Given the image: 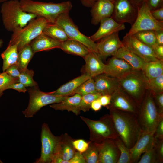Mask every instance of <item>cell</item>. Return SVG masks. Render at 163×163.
Instances as JSON below:
<instances>
[{
    "label": "cell",
    "mask_w": 163,
    "mask_h": 163,
    "mask_svg": "<svg viewBox=\"0 0 163 163\" xmlns=\"http://www.w3.org/2000/svg\"><path fill=\"white\" fill-rule=\"evenodd\" d=\"M146 89L154 95L163 92V74L150 79H147Z\"/></svg>",
    "instance_id": "34"
},
{
    "label": "cell",
    "mask_w": 163,
    "mask_h": 163,
    "mask_svg": "<svg viewBox=\"0 0 163 163\" xmlns=\"http://www.w3.org/2000/svg\"><path fill=\"white\" fill-rule=\"evenodd\" d=\"M120 152V156L117 163H130V153L128 149L118 137L113 139Z\"/></svg>",
    "instance_id": "36"
},
{
    "label": "cell",
    "mask_w": 163,
    "mask_h": 163,
    "mask_svg": "<svg viewBox=\"0 0 163 163\" xmlns=\"http://www.w3.org/2000/svg\"><path fill=\"white\" fill-rule=\"evenodd\" d=\"M119 32H117L103 38L97 43V54L102 59L113 56L123 44L119 38Z\"/></svg>",
    "instance_id": "16"
},
{
    "label": "cell",
    "mask_w": 163,
    "mask_h": 163,
    "mask_svg": "<svg viewBox=\"0 0 163 163\" xmlns=\"http://www.w3.org/2000/svg\"><path fill=\"white\" fill-rule=\"evenodd\" d=\"M82 154L86 163H98V151L93 142H90L88 149Z\"/></svg>",
    "instance_id": "37"
},
{
    "label": "cell",
    "mask_w": 163,
    "mask_h": 163,
    "mask_svg": "<svg viewBox=\"0 0 163 163\" xmlns=\"http://www.w3.org/2000/svg\"><path fill=\"white\" fill-rule=\"evenodd\" d=\"M61 136L57 157L54 163H65L71 159L77 152L72 143L74 139L67 133Z\"/></svg>",
    "instance_id": "22"
},
{
    "label": "cell",
    "mask_w": 163,
    "mask_h": 163,
    "mask_svg": "<svg viewBox=\"0 0 163 163\" xmlns=\"http://www.w3.org/2000/svg\"><path fill=\"white\" fill-rule=\"evenodd\" d=\"M82 97L80 94H75L71 96H67L59 103L50 104V106L56 110H66L78 115L80 113L79 104Z\"/></svg>",
    "instance_id": "26"
},
{
    "label": "cell",
    "mask_w": 163,
    "mask_h": 163,
    "mask_svg": "<svg viewBox=\"0 0 163 163\" xmlns=\"http://www.w3.org/2000/svg\"><path fill=\"white\" fill-rule=\"evenodd\" d=\"M84 59L85 62L84 73L91 78L104 73L105 64L97 53L90 51Z\"/></svg>",
    "instance_id": "23"
},
{
    "label": "cell",
    "mask_w": 163,
    "mask_h": 163,
    "mask_svg": "<svg viewBox=\"0 0 163 163\" xmlns=\"http://www.w3.org/2000/svg\"><path fill=\"white\" fill-rule=\"evenodd\" d=\"M87 73H84L81 75L62 85L55 91L48 92L56 96H70L74 91L83 82L91 78Z\"/></svg>",
    "instance_id": "24"
},
{
    "label": "cell",
    "mask_w": 163,
    "mask_h": 163,
    "mask_svg": "<svg viewBox=\"0 0 163 163\" xmlns=\"http://www.w3.org/2000/svg\"><path fill=\"white\" fill-rule=\"evenodd\" d=\"M3 23L5 29L14 32L23 28L37 16L24 11L20 1L10 0L3 2L1 7Z\"/></svg>",
    "instance_id": "3"
},
{
    "label": "cell",
    "mask_w": 163,
    "mask_h": 163,
    "mask_svg": "<svg viewBox=\"0 0 163 163\" xmlns=\"http://www.w3.org/2000/svg\"><path fill=\"white\" fill-rule=\"evenodd\" d=\"M113 3L109 0H97L91 7V23L98 24L103 19L111 16Z\"/></svg>",
    "instance_id": "20"
},
{
    "label": "cell",
    "mask_w": 163,
    "mask_h": 163,
    "mask_svg": "<svg viewBox=\"0 0 163 163\" xmlns=\"http://www.w3.org/2000/svg\"><path fill=\"white\" fill-rule=\"evenodd\" d=\"M151 12L152 16L156 20L163 21V6Z\"/></svg>",
    "instance_id": "51"
},
{
    "label": "cell",
    "mask_w": 163,
    "mask_h": 163,
    "mask_svg": "<svg viewBox=\"0 0 163 163\" xmlns=\"http://www.w3.org/2000/svg\"><path fill=\"white\" fill-rule=\"evenodd\" d=\"M133 35L139 40L152 47L156 44V31H141L136 33Z\"/></svg>",
    "instance_id": "33"
},
{
    "label": "cell",
    "mask_w": 163,
    "mask_h": 163,
    "mask_svg": "<svg viewBox=\"0 0 163 163\" xmlns=\"http://www.w3.org/2000/svg\"><path fill=\"white\" fill-rule=\"evenodd\" d=\"M156 44L163 45V30L156 31Z\"/></svg>",
    "instance_id": "54"
},
{
    "label": "cell",
    "mask_w": 163,
    "mask_h": 163,
    "mask_svg": "<svg viewBox=\"0 0 163 163\" xmlns=\"http://www.w3.org/2000/svg\"><path fill=\"white\" fill-rule=\"evenodd\" d=\"M102 107L101 104L98 98L92 102L91 106V109L96 112L99 111L101 108Z\"/></svg>",
    "instance_id": "53"
},
{
    "label": "cell",
    "mask_w": 163,
    "mask_h": 163,
    "mask_svg": "<svg viewBox=\"0 0 163 163\" xmlns=\"http://www.w3.org/2000/svg\"><path fill=\"white\" fill-rule=\"evenodd\" d=\"M29 95L28 105L22 112L27 118L33 117L42 107L49 104L59 103L68 96H56L40 90L38 86L27 89Z\"/></svg>",
    "instance_id": "8"
},
{
    "label": "cell",
    "mask_w": 163,
    "mask_h": 163,
    "mask_svg": "<svg viewBox=\"0 0 163 163\" xmlns=\"http://www.w3.org/2000/svg\"><path fill=\"white\" fill-rule=\"evenodd\" d=\"M112 56L123 59L135 70H142L145 62L141 58L124 46Z\"/></svg>",
    "instance_id": "27"
},
{
    "label": "cell",
    "mask_w": 163,
    "mask_h": 163,
    "mask_svg": "<svg viewBox=\"0 0 163 163\" xmlns=\"http://www.w3.org/2000/svg\"><path fill=\"white\" fill-rule=\"evenodd\" d=\"M43 33L61 42L69 39L63 28L55 23H48Z\"/></svg>",
    "instance_id": "32"
},
{
    "label": "cell",
    "mask_w": 163,
    "mask_h": 163,
    "mask_svg": "<svg viewBox=\"0 0 163 163\" xmlns=\"http://www.w3.org/2000/svg\"><path fill=\"white\" fill-rule=\"evenodd\" d=\"M91 142L90 141L87 142L82 139H78L74 140L72 143L75 150L82 153L88 149Z\"/></svg>",
    "instance_id": "42"
},
{
    "label": "cell",
    "mask_w": 163,
    "mask_h": 163,
    "mask_svg": "<svg viewBox=\"0 0 163 163\" xmlns=\"http://www.w3.org/2000/svg\"><path fill=\"white\" fill-rule=\"evenodd\" d=\"M146 0H129L131 2L137 7L141 5Z\"/></svg>",
    "instance_id": "56"
},
{
    "label": "cell",
    "mask_w": 163,
    "mask_h": 163,
    "mask_svg": "<svg viewBox=\"0 0 163 163\" xmlns=\"http://www.w3.org/2000/svg\"><path fill=\"white\" fill-rule=\"evenodd\" d=\"M155 144L142 155L137 163H158Z\"/></svg>",
    "instance_id": "40"
},
{
    "label": "cell",
    "mask_w": 163,
    "mask_h": 163,
    "mask_svg": "<svg viewBox=\"0 0 163 163\" xmlns=\"http://www.w3.org/2000/svg\"><path fill=\"white\" fill-rule=\"evenodd\" d=\"M5 72L9 76L15 78H18L20 73V72L16 64L10 66Z\"/></svg>",
    "instance_id": "45"
},
{
    "label": "cell",
    "mask_w": 163,
    "mask_h": 163,
    "mask_svg": "<svg viewBox=\"0 0 163 163\" xmlns=\"http://www.w3.org/2000/svg\"><path fill=\"white\" fill-rule=\"evenodd\" d=\"M18 78H13L5 72L0 73V98L4 94V91L7 89L10 84L18 82Z\"/></svg>",
    "instance_id": "41"
},
{
    "label": "cell",
    "mask_w": 163,
    "mask_h": 163,
    "mask_svg": "<svg viewBox=\"0 0 163 163\" xmlns=\"http://www.w3.org/2000/svg\"><path fill=\"white\" fill-rule=\"evenodd\" d=\"M94 142L98 151V163H117L120 152L113 139H108L100 143Z\"/></svg>",
    "instance_id": "15"
},
{
    "label": "cell",
    "mask_w": 163,
    "mask_h": 163,
    "mask_svg": "<svg viewBox=\"0 0 163 163\" xmlns=\"http://www.w3.org/2000/svg\"><path fill=\"white\" fill-rule=\"evenodd\" d=\"M109 0L110 1V2H112L113 3L114 2V1H115V0Z\"/></svg>",
    "instance_id": "59"
},
{
    "label": "cell",
    "mask_w": 163,
    "mask_h": 163,
    "mask_svg": "<svg viewBox=\"0 0 163 163\" xmlns=\"http://www.w3.org/2000/svg\"><path fill=\"white\" fill-rule=\"evenodd\" d=\"M154 135L156 139H163V117L159 120L155 130Z\"/></svg>",
    "instance_id": "47"
},
{
    "label": "cell",
    "mask_w": 163,
    "mask_h": 163,
    "mask_svg": "<svg viewBox=\"0 0 163 163\" xmlns=\"http://www.w3.org/2000/svg\"><path fill=\"white\" fill-rule=\"evenodd\" d=\"M101 95L99 93L91 94L82 96L79 104L80 110L84 112L88 111L91 109L92 102Z\"/></svg>",
    "instance_id": "39"
},
{
    "label": "cell",
    "mask_w": 163,
    "mask_h": 163,
    "mask_svg": "<svg viewBox=\"0 0 163 163\" xmlns=\"http://www.w3.org/2000/svg\"><path fill=\"white\" fill-rule=\"evenodd\" d=\"M154 132H142L136 143L130 149V163H137L142 155L155 145Z\"/></svg>",
    "instance_id": "17"
},
{
    "label": "cell",
    "mask_w": 163,
    "mask_h": 163,
    "mask_svg": "<svg viewBox=\"0 0 163 163\" xmlns=\"http://www.w3.org/2000/svg\"><path fill=\"white\" fill-rule=\"evenodd\" d=\"M98 93L93 78H90L81 84L73 92V95L78 94L82 96L91 94Z\"/></svg>",
    "instance_id": "35"
},
{
    "label": "cell",
    "mask_w": 163,
    "mask_h": 163,
    "mask_svg": "<svg viewBox=\"0 0 163 163\" xmlns=\"http://www.w3.org/2000/svg\"><path fill=\"white\" fill-rule=\"evenodd\" d=\"M100 23V26L97 30L90 37L94 42L126 28L124 24L117 23L111 17L102 20Z\"/></svg>",
    "instance_id": "19"
},
{
    "label": "cell",
    "mask_w": 163,
    "mask_h": 163,
    "mask_svg": "<svg viewBox=\"0 0 163 163\" xmlns=\"http://www.w3.org/2000/svg\"><path fill=\"white\" fill-rule=\"evenodd\" d=\"M61 136H55L52 133L47 124L44 123L41 127L40 156L35 163H54L57 157Z\"/></svg>",
    "instance_id": "9"
},
{
    "label": "cell",
    "mask_w": 163,
    "mask_h": 163,
    "mask_svg": "<svg viewBox=\"0 0 163 163\" xmlns=\"http://www.w3.org/2000/svg\"><path fill=\"white\" fill-rule=\"evenodd\" d=\"M111 98V95L107 94L101 95L98 98L102 106L106 107L110 104Z\"/></svg>",
    "instance_id": "52"
},
{
    "label": "cell",
    "mask_w": 163,
    "mask_h": 163,
    "mask_svg": "<svg viewBox=\"0 0 163 163\" xmlns=\"http://www.w3.org/2000/svg\"><path fill=\"white\" fill-rule=\"evenodd\" d=\"M65 163H86L82 153L77 151L74 156Z\"/></svg>",
    "instance_id": "49"
},
{
    "label": "cell",
    "mask_w": 163,
    "mask_h": 163,
    "mask_svg": "<svg viewBox=\"0 0 163 163\" xmlns=\"http://www.w3.org/2000/svg\"><path fill=\"white\" fill-rule=\"evenodd\" d=\"M155 145L158 163H162L163 162V139H156L155 138Z\"/></svg>",
    "instance_id": "44"
},
{
    "label": "cell",
    "mask_w": 163,
    "mask_h": 163,
    "mask_svg": "<svg viewBox=\"0 0 163 163\" xmlns=\"http://www.w3.org/2000/svg\"><path fill=\"white\" fill-rule=\"evenodd\" d=\"M138 13L136 19L131 26L127 35H133L143 30H163V21L156 20L152 16L151 11L145 2L138 7Z\"/></svg>",
    "instance_id": "11"
},
{
    "label": "cell",
    "mask_w": 163,
    "mask_h": 163,
    "mask_svg": "<svg viewBox=\"0 0 163 163\" xmlns=\"http://www.w3.org/2000/svg\"><path fill=\"white\" fill-rule=\"evenodd\" d=\"M162 117L158 111L152 94L147 90L137 115L142 131L154 132Z\"/></svg>",
    "instance_id": "6"
},
{
    "label": "cell",
    "mask_w": 163,
    "mask_h": 163,
    "mask_svg": "<svg viewBox=\"0 0 163 163\" xmlns=\"http://www.w3.org/2000/svg\"><path fill=\"white\" fill-rule=\"evenodd\" d=\"M142 70L147 79L158 77L163 74V60L145 62Z\"/></svg>",
    "instance_id": "30"
},
{
    "label": "cell",
    "mask_w": 163,
    "mask_h": 163,
    "mask_svg": "<svg viewBox=\"0 0 163 163\" xmlns=\"http://www.w3.org/2000/svg\"><path fill=\"white\" fill-rule=\"evenodd\" d=\"M145 2L151 11L163 6V0H146Z\"/></svg>",
    "instance_id": "46"
},
{
    "label": "cell",
    "mask_w": 163,
    "mask_h": 163,
    "mask_svg": "<svg viewBox=\"0 0 163 163\" xmlns=\"http://www.w3.org/2000/svg\"><path fill=\"white\" fill-rule=\"evenodd\" d=\"M69 12L61 14L57 18L54 23L63 28L69 39L81 43L90 51L97 53V44L90 37L85 36L80 31L77 27L70 17Z\"/></svg>",
    "instance_id": "10"
},
{
    "label": "cell",
    "mask_w": 163,
    "mask_h": 163,
    "mask_svg": "<svg viewBox=\"0 0 163 163\" xmlns=\"http://www.w3.org/2000/svg\"><path fill=\"white\" fill-rule=\"evenodd\" d=\"M21 6L25 11L37 17L45 18L49 23H54L61 14L69 12L72 5L70 1L61 3L45 2L32 0H20Z\"/></svg>",
    "instance_id": "2"
},
{
    "label": "cell",
    "mask_w": 163,
    "mask_h": 163,
    "mask_svg": "<svg viewBox=\"0 0 163 163\" xmlns=\"http://www.w3.org/2000/svg\"><path fill=\"white\" fill-rule=\"evenodd\" d=\"M59 48L67 53L78 56L83 58L90 51L81 43L70 39L62 42Z\"/></svg>",
    "instance_id": "28"
},
{
    "label": "cell",
    "mask_w": 163,
    "mask_h": 163,
    "mask_svg": "<svg viewBox=\"0 0 163 163\" xmlns=\"http://www.w3.org/2000/svg\"><path fill=\"white\" fill-rule=\"evenodd\" d=\"M34 53L30 44L26 45L18 51L16 65L20 72L27 68Z\"/></svg>",
    "instance_id": "31"
},
{
    "label": "cell",
    "mask_w": 163,
    "mask_h": 163,
    "mask_svg": "<svg viewBox=\"0 0 163 163\" xmlns=\"http://www.w3.org/2000/svg\"><path fill=\"white\" fill-rule=\"evenodd\" d=\"M122 42L124 46L142 59L145 62L158 60L152 48L142 43L133 35H126Z\"/></svg>",
    "instance_id": "13"
},
{
    "label": "cell",
    "mask_w": 163,
    "mask_h": 163,
    "mask_svg": "<svg viewBox=\"0 0 163 163\" xmlns=\"http://www.w3.org/2000/svg\"><path fill=\"white\" fill-rule=\"evenodd\" d=\"M84 6L91 7L97 0H79Z\"/></svg>",
    "instance_id": "55"
},
{
    "label": "cell",
    "mask_w": 163,
    "mask_h": 163,
    "mask_svg": "<svg viewBox=\"0 0 163 163\" xmlns=\"http://www.w3.org/2000/svg\"><path fill=\"white\" fill-rule=\"evenodd\" d=\"M18 54V43H9L6 49L1 54L3 59V72L10 66L17 64Z\"/></svg>",
    "instance_id": "29"
},
{
    "label": "cell",
    "mask_w": 163,
    "mask_h": 163,
    "mask_svg": "<svg viewBox=\"0 0 163 163\" xmlns=\"http://www.w3.org/2000/svg\"><path fill=\"white\" fill-rule=\"evenodd\" d=\"M8 0H0V2H5V1H8Z\"/></svg>",
    "instance_id": "58"
},
{
    "label": "cell",
    "mask_w": 163,
    "mask_h": 163,
    "mask_svg": "<svg viewBox=\"0 0 163 163\" xmlns=\"http://www.w3.org/2000/svg\"><path fill=\"white\" fill-rule=\"evenodd\" d=\"M109 110L119 137L130 149L136 143L142 132L137 115L119 110Z\"/></svg>",
    "instance_id": "1"
},
{
    "label": "cell",
    "mask_w": 163,
    "mask_h": 163,
    "mask_svg": "<svg viewBox=\"0 0 163 163\" xmlns=\"http://www.w3.org/2000/svg\"><path fill=\"white\" fill-rule=\"evenodd\" d=\"M153 96L158 111L160 116H163V92L153 95Z\"/></svg>",
    "instance_id": "43"
},
{
    "label": "cell",
    "mask_w": 163,
    "mask_h": 163,
    "mask_svg": "<svg viewBox=\"0 0 163 163\" xmlns=\"http://www.w3.org/2000/svg\"><path fill=\"white\" fill-rule=\"evenodd\" d=\"M140 106L134 101L120 87L111 95L108 109H117L138 114Z\"/></svg>",
    "instance_id": "14"
},
{
    "label": "cell",
    "mask_w": 163,
    "mask_h": 163,
    "mask_svg": "<svg viewBox=\"0 0 163 163\" xmlns=\"http://www.w3.org/2000/svg\"><path fill=\"white\" fill-rule=\"evenodd\" d=\"M147 80L142 70H134L119 81L120 87L140 106L147 90Z\"/></svg>",
    "instance_id": "5"
},
{
    "label": "cell",
    "mask_w": 163,
    "mask_h": 163,
    "mask_svg": "<svg viewBox=\"0 0 163 163\" xmlns=\"http://www.w3.org/2000/svg\"><path fill=\"white\" fill-rule=\"evenodd\" d=\"M0 163H3L0 159Z\"/></svg>",
    "instance_id": "60"
},
{
    "label": "cell",
    "mask_w": 163,
    "mask_h": 163,
    "mask_svg": "<svg viewBox=\"0 0 163 163\" xmlns=\"http://www.w3.org/2000/svg\"><path fill=\"white\" fill-rule=\"evenodd\" d=\"M61 43L43 33L34 39L30 44L35 53L39 51L59 48Z\"/></svg>",
    "instance_id": "25"
},
{
    "label": "cell",
    "mask_w": 163,
    "mask_h": 163,
    "mask_svg": "<svg viewBox=\"0 0 163 163\" xmlns=\"http://www.w3.org/2000/svg\"><path fill=\"white\" fill-rule=\"evenodd\" d=\"M152 48L156 57L159 59L163 60V45L156 44Z\"/></svg>",
    "instance_id": "50"
},
{
    "label": "cell",
    "mask_w": 163,
    "mask_h": 163,
    "mask_svg": "<svg viewBox=\"0 0 163 163\" xmlns=\"http://www.w3.org/2000/svg\"><path fill=\"white\" fill-rule=\"evenodd\" d=\"M134 70L124 60L112 56L105 64L104 73L119 80Z\"/></svg>",
    "instance_id": "18"
},
{
    "label": "cell",
    "mask_w": 163,
    "mask_h": 163,
    "mask_svg": "<svg viewBox=\"0 0 163 163\" xmlns=\"http://www.w3.org/2000/svg\"><path fill=\"white\" fill-rule=\"evenodd\" d=\"M26 87L21 83L18 82L13 83L9 85L8 89H13L17 90L19 92L25 93L27 91Z\"/></svg>",
    "instance_id": "48"
},
{
    "label": "cell",
    "mask_w": 163,
    "mask_h": 163,
    "mask_svg": "<svg viewBox=\"0 0 163 163\" xmlns=\"http://www.w3.org/2000/svg\"><path fill=\"white\" fill-rule=\"evenodd\" d=\"M113 5V11L111 17L119 23H127L132 26L137 16L138 7L129 0H115Z\"/></svg>",
    "instance_id": "12"
},
{
    "label": "cell",
    "mask_w": 163,
    "mask_h": 163,
    "mask_svg": "<svg viewBox=\"0 0 163 163\" xmlns=\"http://www.w3.org/2000/svg\"><path fill=\"white\" fill-rule=\"evenodd\" d=\"M48 23L45 18L37 17L24 27L12 32L9 43H17L18 51L43 33Z\"/></svg>",
    "instance_id": "7"
},
{
    "label": "cell",
    "mask_w": 163,
    "mask_h": 163,
    "mask_svg": "<svg viewBox=\"0 0 163 163\" xmlns=\"http://www.w3.org/2000/svg\"><path fill=\"white\" fill-rule=\"evenodd\" d=\"M80 117L89 129L90 141L98 143L107 139H114L118 137L110 114H105L97 120L82 116Z\"/></svg>",
    "instance_id": "4"
},
{
    "label": "cell",
    "mask_w": 163,
    "mask_h": 163,
    "mask_svg": "<svg viewBox=\"0 0 163 163\" xmlns=\"http://www.w3.org/2000/svg\"><path fill=\"white\" fill-rule=\"evenodd\" d=\"M93 78L96 91L101 95H111L120 86L118 79L104 73Z\"/></svg>",
    "instance_id": "21"
},
{
    "label": "cell",
    "mask_w": 163,
    "mask_h": 163,
    "mask_svg": "<svg viewBox=\"0 0 163 163\" xmlns=\"http://www.w3.org/2000/svg\"><path fill=\"white\" fill-rule=\"evenodd\" d=\"M3 41L2 39H0V48L1 47L3 44Z\"/></svg>",
    "instance_id": "57"
},
{
    "label": "cell",
    "mask_w": 163,
    "mask_h": 163,
    "mask_svg": "<svg viewBox=\"0 0 163 163\" xmlns=\"http://www.w3.org/2000/svg\"><path fill=\"white\" fill-rule=\"evenodd\" d=\"M34 72L32 69L27 68L20 72L18 82L23 84L25 87H32L38 86L37 83L33 79Z\"/></svg>",
    "instance_id": "38"
}]
</instances>
